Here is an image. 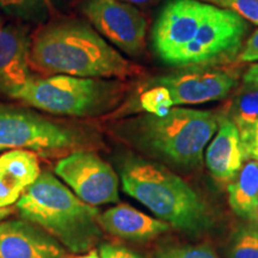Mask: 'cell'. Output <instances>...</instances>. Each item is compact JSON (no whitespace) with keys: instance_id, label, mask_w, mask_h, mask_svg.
Returning <instances> with one entry per match:
<instances>
[{"instance_id":"277c9868","label":"cell","mask_w":258,"mask_h":258,"mask_svg":"<svg viewBox=\"0 0 258 258\" xmlns=\"http://www.w3.org/2000/svg\"><path fill=\"white\" fill-rule=\"evenodd\" d=\"M214 112L172 108L166 115L148 114L132 122L133 141L154 156L186 167L201 163L203 151L218 131Z\"/></svg>"},{"instance_id":"ac0fdd59","label":"cell","mask_w":258,"mask_h":258,"mask_svg":"<svg viewBox=\"0 0 258 258\" xmlns=\"http://www.w3.org/2000/svg\"><path fill=\"white\" fill-rule=\"evenodd\" d=\"M230 116L239 133L252 127L258 121V88L243 84L232 103Z\"/></svg>"},{"instance_id":"1f68e13d","label":"cell","mask_w":258,"mask_h":258,"mask_svg":"<svg viewBox=\"0 0 258 258\" xmlns=\"http://www.w3.org/2000/svg\"><path fill=\"white\" fill-rule=\"evenodd\" d=\"M256 221L258 222V205H257V218H256Z\"/></svg>"},{"instance_id":"9a60e30c","label":"cell","mask_w":258,"mask_h":258,"mask_svg":"<svg viewBox=\"0 0 258 258\" xmlns=\"http://www.w3.org/2000/svg\"><path fill=\"white\" fill-rule=\"evenodd\" d=\"M98 224L102 230L128 240H148L170 230L165 221L157 220L128 205H120L101 213Z\"/></svg>"},{"instance_id":"d6a6232c","label":"cell","mask_w":258,"mask_h":258,"mask_svg":"<svg viewBox=\"0 0 258 258\" xmlns=\"http://www.w3.org/2000/svg\"><path fill=\"white\" fill-rule=\"evenodd\" d=\"M3 25V21H2V18H0V27H2Z\"/></svg>"},{"instance_id":"3957f363","label":"cell","mask_w":258,"mask_h":258,"mask_svg":"<svg viewBox=\"0 0 258 258\" xmlns=\"http://www.w3.org/2000/svg\"><path fill=\"white\" fill-rule=\"evenodd\" d=\"M121 182L125 194L173 227L192 234L211 227V214L205 202L164 166L131 158L122 164Z\"/></svg>"},{"instance_id":"484cf974","label":"cell","mask_w":258,"mask_h":258,"mask_svg":"<svg viewBox=\"0 0 258 258\" xmlns=\"http://www.w3.org/2000/svg\"><path fill=\"white\" fill-rule=\"evenodd\" d=\"M237 60L239 62H256L258 61V29L243 44Z\"/></svg>"},{"instance_id":"ba28073f","label":"cell","mask_w":258,"mask_h":258,"mask_svg":"<svg viewBox=\"0 0 258 258\" xmlns=\"http://www.w3.org/2000/svg\"><path fill=\"white\" fill-rule=\"evenodd\" d=\"M54 171L82 201L89 205L96 207L120 200L118 176L96 153L76 150L57 161Z\"/></svg>"},{"instance_id":"5b68a950","label":"cell","mask_w":258,"mask_h":258,"mask_svg":"<svg viewBox=\"0 0 258 258\" xmlns=\"http://www.w3.org/2000/svg\"><path fill=\"white\" fill-rule=\"evenodd\" d=\"M120 92L115 82L55 74L46 78L31 77L10 98L54 115L86 117L109 110Z\"/></svg>"},{"instance_id":"8992f818","label":"cell","mask_w":258,"mask_h":258,"mask_svg":"<svg viewBox=\"0 0 258 258\" xmlns=\"http://www.w3.org/2000/svg\"><path fill=\"white\" fill-rule=\"evenodd\" d=\"M85 141V134L78 128L0 103V151L54 153L82 147Z\"/></svg>"},{"instance_id":"f546056e","label":"cell","mask_w":258,"mask_h":258,"mask_svg":"<svg viewBox=\"0 0 258 258\" xmlns=\"http://www.w3.org/2000/svg\"><path fill=\"white\" fill-rule=\"evenodd\" d=\"M78 258H101V256H99L98 252H97L96 250H91V251H89V252L84 253L83 256H80Z\"/></svg>"},{"instance_id":"7a4b0ae2","label":"cell","mask_w":258,"mask_h":258,"mask_svg":"<svg viewBox=\"0 0 258 258\" xmlns=\"http://www.w3.org/2000/svg\"><path fill=\"white\" fill-rule=\"evenodd\" d=\"M23 220L38 226L71 253L91 251L101 237L99 213L53 173L43 172L17 201Z\"/></svg>"},{"instance_id":"f1b7e54d","label":"cell","mask_w":258,"mask_h":258,"mask_svg":"<svg viewBox=\"0 0 258 258\" xmlns=\"http://www.w3.org/2000/svg\"><path fill=\"white\" fill-rule=\"evenodd\" d=\"M120 2L133 6H143V8H145V6H151L156 4L159 0H120Z\"/></svg>"},{"instance_id":"8fae6325","label":"cell","mask_w":258,"mask_h":258,"mask_svg":"<svg viewBox=\"0 0 258 258\" xmlns=\"http://www.w3.org/2000/svg\"><path fill=\"white\" fill-rule=\"evenodd\" d=\"M238 72L217 66H196L153 79L148 85L166 88L173 105L201 104L224 99L238 85ZM146 85V86H148Z\"/></svg>"},{"instance_id":"603a6c76","label":"cell","mask_w":258,"mask_h":258,"mask_svg":"<svg viewBox=\"0 0 258 258\" xmlns=\"http://www.w3.org/2000/svg\"><path fill=\"white\" fill-rule=\"evenodd\" d=\"M157 258H219L209 245H184L164 247L158 251Z\"/></svg>"},{"instance_id":"4fadbf2b","label":"cell","mask_w":258,"mask_h":258,"mask_svg":"<svg viewBox=\"0 0 258 258\" xmlns=\"http://www.w3.org/2000/svg\"><path fill=\"white\" fill-rule=\"evenodd\" d=\"M30 44L24 30L0 27V92L11 97L31 78Z\"/></svg>"},{"instance_id":"5bb4252c","label":"cell","mask_w":258,"mask_h":258,"mask_svg":"<svg viewBox=\"0 0 258 258\" xmlns=\"http://www.w3.org/2000/svg\"><path fill=\"white\" fill-rule=\"evenodd\" d=\"M219 122L220 127L207 147L206 165L217 180L231 182L245 161L243 145L239 131L230 118L222 117Z\"/></svg>"},{"instance_id":"4dcf8cb0","label":"cell","mask_w":258,"mask_h":258,"mask_svg":"<svg viewBox=\"0 0 258 258\" xmlns=\"http://www.w3.org/2000/svg\"><path fill=\"white\" fill-rule=\"evenodd\" d=\"M11 209L10 208H0V221H3L6 217L11 214Z\"/></svg>"},{"instance_id":"44dd1931","label":"cell","mask_w":258,"mask_h":258,"mask_svg":"<svg viewBox=\"0 0 258 258\" xmlns=\"http://www.w3.org/2000/svg\"><path fill=\"white\" fill-rule=\"evenodd\" d=\"M139 103L144 111L158 117L166 115L173 108L170 91L160 85L145 86V91L140 95Z\"/></svg>"},{"instance_id":"cb8c5ba5","label":"cell","mask_w":258,"mask_h":258,"mask_svg":"<svg viewBox=\"0 0 258 258\" xmlns=\"http://www.w3.org/2000/svg\"><path fill=\"white\" fill-rule=\"evenodd\" d=\"M23 192L24 189L18 183L0 170V208H8L17 203Z\"/></svg>"},{"instance_id":"30bf717a","label":"cell","mask_w":258,"mask_h":258,"mask_svg":"<svg viewBox=\"0 0 258 258\" xmlns=\"http://www.w3.org/2000/svg\"><path fill=\"white\" fill-rule=\"evenodd\" d=\"M211 5L200 0H169L158 16L152 31L158 57L175 66L180 51L195 37Z\"/></svg>"},{"instance_id":"52a82bcc","label":"cell","mask_w":258,"mask_h":258,"mask_svg":"<svg viewBox=\"0 0 258 258\" xmlns=\"http://www.w3.org/2000/svg\"><path fill=\"white\" fill-rule=\"evenodd\" d=\"M249 24L228 10L211 5L195 37L177 57V67L217 66L238 56Z\"/></svg>"},{"instance_id":"e0dca14e","label":"cell","mask_w":258,"mask_h":258,"mask_svg":"<svg viewBox=\"0 0 258 258\" xmlns=\"http://www.w3.org/2000/svg\"><path fill=\"white\" fill-rule=\"evenodd\" d=\"M0 170L18 183L24 191L41 175L36 154L29 150H10L3 153L0 156Z\"/></svg>"},{"instance_id":"9c48e42d","label":"cell","mask_w":258,"mask_h":258,"mask_svg":"<svg viewBox=\"0 0 258 258\" xmlns=\"http://www.w3.org/2000/svg\"><path fill=\"white\" fill-rule=\"evenodd\" d=\"M83 14L96 30L131 56L145 49L147 21L143 12L120 0H85Z\"/></svg>"},{"instance_id":"d6986e66","label":"cell","mask_w":258,"mask_h":258,"mask_svg":"<svg viewBox=\"0 0 258 258\" xmlns=\"http://www.w3.org/2000/svg\"><path fill=\"white\" fill-rule=\"evenodd\" d=\"M60 2L62 0H0V9L12 17L40 23Z\"/></svg>"},{"instance_id":"2e32d148","label":"cell","mask_w":258,"mask_h":258,"mask_svg":"<svg viewBox=\"0 0 258 258\" xmlns=\"http://www.w3.org/2000/svg\"><path fill=\"white\" fill-rule=\"evenodd\" d=\"M228 200L237 215L256 221L258 205V160H245L239 175L228 185Z\"/></svg>"},{"instance_id":"83f0119b","label":"cell","mask_w":258,"mask_h":258,"mask_svg":"<svg viewBox=\"0 0 258 258\" xmlns=\"http://www.w3.org/2000/svg\"><path fill=\"white\" fill-rule=\"evenodd\" d=\"M244 84L258 88V63H254L246 71L243 77Z\"/></svg>"},{"instance_id":"6da1fadb","label":"cell","mask_w":258,"mask_h":258,"mask_svg":"<svg viewBox=\"0 0 258 258\" xmlns=\"http://www.w3.org/2000/svg\"><path fill=\"white\" fill-rule=\"evenodd\" d=\"M30 66L49 76L125 78L140 72L98 32L80 22L44 28L30 44Z\"/></svg>"},{"instance_id":"ffe728a7","label":"cell","mask_w":258,"mask_h":258,"mask_svg":"<svg viewBox=\"0 0 258 258\" xmlns=\"http://www.w3.org/2000/svg\"><path fill=\"white\" fill-rule=\"evenodd\" d=\"M231 258H258V222L241 226L232 238Z\"/></svg>"},{"instance_id":"7402d4cb","label":"cell","mask_w":258,"mask_h":258,"mask_svg":"<svg viewBox=\"0 0 258 258\" xmlns=\"http://www.w3.org/2000/svg\"><path fill=\"white\" fill-rule=\"evenodd\" d=\"M206 4L228 10L244 21L258 25V0H200Z\"/></svg>"},{"instance_id":"7c38bea8","label":"cell","mask_w":258,"mask_h":258,"mask_svg":"<svg viewBox=\"0 0 258 258\" xmlns=\"http://www.w3.org/2000/svg\"><path fill=\"white\" fill-rule=\"evenodd\" d=\"M0 258H72L56 239L27 220L0 221Z\"/></svg>"},{"instance_id":"4316f807","label":"cell","mask_w":258,"mask_h":258,"mask_svg":"<svg viewBox=\"0 0 258 258\" xmlns=\"http://www.w3.org/2000/svg\"><path fill=\"white\" fill-rule=\"evenodd\" d=\"M99 256L101 258H143L133 251L114 244H102L99 247Z\"/></svg>"},{"instance_id":"d4e9b609","label":"cell","mask_w":258,"mask_h":258,"mask_svg":"<svg viewBox=\"0 0 258 258\" xmlns=\"http://www.w3.org/2000/svg\"><path fill=\"white\" fill-rule=\"evenodd\" d=\"M239 134L241 139V145H243L245 160H258V121L252 127Z\"/></svg>"}]
</instances>
